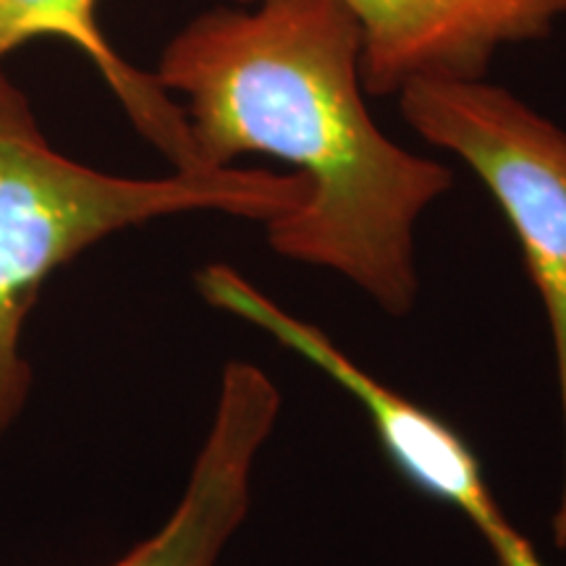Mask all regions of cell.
<instances>
[{"instance_id":"6da1fadb","label":"cell","mask_w":566,"mask_h":566,"mask_svg":"<svg viewBox=\"0 0 566 566\" xmlns=\"http://www.w3.org/2000/svg\"><path fill=\"white\" fill-rule=\"evenodd\" d=\"M359 55L363 32L338 0H254L189 21L155 76L184 97L202 168L254 153L307 181L302 208L265 223L275 254L334 271L401 317L417 300L415 226L454 176L378 129Z\"/></svg>"},{"instance_id":"7a4b0ae2","label":"cell","mask_w":566,"mask_h":566,"mask_svg":"<svg viewBox=\"0 0 566 566\" xmlns=\"http://www.w3.org/2000/svg\"><path fill=\"white\" fill-rule=\"evenodd\" d=\"M300 174L202 168L129 179L82 166L40 132L0 69V443L24 412L32 367L21 342L45 281L111 233L155 218L218 210L273 221L307 200Z\"/></svg>"},{"instance_id":"3957f363","label":"cell","mask_w":566,"mask_h":566,"mask_svg":"<svg viewBox=\"0 0 566 566\" xmlns=\"http://www.w3.org/2000/svg\"><path fill=\"white\" fill-rule=\"evenodd\" d=\"M399 111L424 142L454 153L485 184L541 294L564 428V480L551 533L566 551V132L483 80L412 82L399 92Z\"/></svg>"},{"instance_id":"277c9868","label":"cell","mask_w":566,"mask_h":566,"mask_svg":"<svg viewBox=\"0 0 566 566\" xmlns=\"http://www.w3.org/2000/svg\"><path fill=\"white\" fill-rule=\"evenodd\" d=\"M197 289L212 307L263 328L268 336L300 354L349 394L370 417L380 449L396 472L420 493L462 512L485 537L495 564L543 566L530 543L501 512L475 451L449 422L359 367L325 331L286 313L233 268L208 265L197 273Z\"/></svg>"},{"instance_id":"5b68a950","label":"cell","mask_w":566,"mask_h":566,"mask_svg":"<svg viewBox=\"0 0 566 566\" xmlns=\"http://www.w3.org/2000/svg\"><path fill=\"white\" fill-rule=\"evenodd\" d=\"M254 3V0H239ZM363 32L359 74L370 95L430 80H483L499 48L546 40L566 0H338Z\"/></svg>"},{"instance_id":"8992f818","label":"cell","mask_w":566,"mask_h":566,"mask_svg":"<svg viewBox=\"0 0 566 566\" xmlns=\"http://www.w3.org/2000/svg\"><path fill=\"white\" fill-rule=\"evenodd\" d=\"M279 415L281 391L263 367L244 359L226 365L179 504L150 537L105 566H221L250 512L254 462Z\"/></svg>"},{"instance_id":"52a82bcc","label":"cell","mask_w":566,"mask_h":566,"mask_svg":"<svg viewBox=\"0 0 566 566\" xmlns=\"http://www.w3.org/2000/svg\"><path fill=\"white\" fill-rule=\"evenodd\" d=\"M97 0H0V61L34 38H61L87 55L105 84L179 171H202L181 105L160 87L158 76L134 69L111 48L97 24Z\"/></svg>"}]
</instances>
